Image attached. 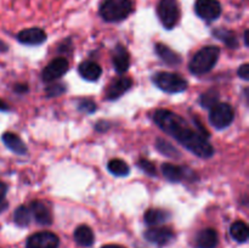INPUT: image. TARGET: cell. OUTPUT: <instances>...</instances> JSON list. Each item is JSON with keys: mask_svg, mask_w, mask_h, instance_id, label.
Returning a JSON list of instances; mask_svg holds the SVG:
<instances>
[{"mask_svg": "<svg viewBox=\"0 0 249 248\" xmlns=\"http://www.w3.org/2000/svg\"><path fill=\"white\" fill-rule=\"evenodd\" d=\"M14 220L17 225L22 226V228H23V226H28L32 220V214L31 211H29V207L19 206L18 208L15 211Z\"/></svg>", "mask_w": 249, "mask_h": 248, "instance_id": "obj_26", "label": "cell"}, {"mask_svg": "<svg viewBox=\"0 0 249 248\" xmlns=\"http://www.w3.org/2000/svg\"><path fill=\"white\" fill-rule=\"evenodd\" d=\"M66 91V87L63 84H53L46 88V94L49 97L60 96L61 94Z\"/></svg>", "mask_w": 249, "mask_h": 248, "instance_id": "obj_30", "label": "cell"}, {"mask_svg": "<svg viewBox=\"0 0 249 248\" xmlns=\"http://www.w3.org/2000/svg\"><path fill=\"white\" fill-rule=\"evenodd\" d=\"M0 51H1V53L7 51V45L2 40H0Z\"/></svg>", "mask_w": 249, "mask_h": 248, "instance_id": "obj_36", "label": "cell"}, {"mask_svg": "<svg viewBox=\"0 0 249 248\" xmlns=\"http://www.w3.org/2000/svg\"><path fill=\"white\" fill-rule=\"evenodd\" d=\"M218 233L214 229H204L196 236L197 248H215L218 246Z\"/></svg>", "mask_w": 249, "mask_h": 248, "instance_id": "obj_16", "label": "cell"}, {"mask_svg": "<svg viewBox=\"0 0 249 248\" xmlns=\"http://www.w3.org/2000/svg\"><path fill=\"white\" fill-rule=\"evenodd\" d=\"M15 91L18 92V94H23V92L28 91V87H27V84H16L15 85Z\"/></svg>", "mask_w": 249, "mask_h": 248, "instance_id": "obj_34", "label": "cell"}, {"mask_svg": "<svg viewBox=\"0 0 249 248\" xmlns=\"http://www.w3.org/2000/svg\"><path fill=\"white\" fill-rule=\"evenodd\" d=\"M133 87V80L130 78L122 77L118 79L114 80L113 83H111L108 88L106 90V97L107 100H117L122 96L123 94H125L130 88Z\"/></svg>", "mask_w": 249, "mask_h": 248, "instance_id": "obj_14", "label": "cell"}, {"mask_svg": "<svg viewBox=\"0 0 249 248\" xmlns=\"http://www.w3.org/2000/svg\"><path fill=\"white\" fill-rule=\"evenodd\" d=\"M245 45L246 46H249V43H248V31L245 32Z\"/></svg>", "mask_w": 249, "mask_h": 248, "instance_id": "obj_38", "label": "cell"}, {"mask_svg": "<svg viewBox=\"0 0 249 248\" xmlns=\"http://www.w3.org/2000/svg\"><path fill=\"white\" fill-rule=\"evenodd\" d=\"M107 168L116 177H126L129 174V172H130L129 165L124 160L119 159V158H114V159L109 160Z\"/></svg>", "mask_w": 249, "mask_h": 248, "instance_id": "obj_24", "label": "cell"}, {"mask_svg": "<svg viewBox=\"0 0 249 248\" xmlns=\"http://www.w3.org/2000/svg\"><path fill=\"white\" fill-rule=\"evenodd\" d=\"M220 56V49L218 46H204L197 51L189 65V70L192 74L202 75L211 72L216 65Z\"/></svg>", "mask_w": 249, "mask_h": 248, "instance_id": "obj_2", "label": "cell"}, {"mask_svg": "<svg viewBox=\"0 0 249 248\" xmlns=\"http://www.w3.org/2000/svg\"><path fill=\"white\" fill-rule=\"evenodd\" d=\"M133 12V0H102L99 14L106 22H121Z\"/></svg>", "mask_w": 249, "mask_h": 248, "instance_id": "obj_3", "label": "cell"}, {"mask_svg": "<svg viewBox=\"0 0 249 248\" xmlns=\"http://www.w3.org/2000/svg\"><path fill=\"white\" fill-rule=\"evenodd\" d=\"M230 233L233 237V240H236L240 243L247 242L249 237V229L247 224L243 223V221H235V223L231 225L230 228Z\"/></svg>", "mask_w": 249, "mask_h": 248, "instance_id": "obj_22", "label": "cell"}, {"mask_svg": "<svg viewBox=\"0 0 249 248\" xmlns=\"http://www.w3.org/2000/svg\"><path fill=\"white\" fill-rule=\"evenodd\" d=\"M60 240L57 236L49 231L33 233L27 240L26 248H57Z\"/></svg>", "mask_w": 249, "mask_h": 248, "instance_id": "obj_8", "label": "cell"}, {"mask_svg": "<svg viewBox=\"0 0 249 248\" xmlns=\"http://www.w3.org/2000/svg\"><path fill=\"white\" fill-rule=\"evenodd\" d=\"M152 118L164 133L169 134L197 157L209 158L213 156L214 148L209 143L208 138L202 135L197 129L190 126V124L179 114L162 108L157 109L153 113Z\"/></svg>", "mask_w": 249, "mask_h": 248, "instance_id": "obj_1", "label": "cell"}, {"mask_svg": "<svg viewBox=\"0 0 249 248\" xmlns=\"http://www.w3.org/2000/svg\"><path fill=\"white\" fill-rule=\"evenodd\" d=\"M235 118L232 106L226 102H218L209 112V122L216 129H225L230 125Z\"/></svg>", "mask_w": 249, "mask_h": 248, "instance_id": "obj_6", "label": "cell"}, {"mask_svg": "<svg viewBox=\"0 0 249 248\" xmlns=\"http://www.w3.org/2000/svg\"><path fill=\"white\" fill-rule=\"evenodd\" d=\"M7 109H9V106H7L6 102H4L1 99H0V111L5 112L7 111Z\"/></svg>", "mask_w": 249, "mask_h": 248, "instance_id": "obj_35", "label": "cell"}, {"mask_svg": "<svg viewBox=\"0 0 249 248\" xmlns=\"http://www.w3.org/2000/svg\"><path fill=\"white\" fill-rule=\"evenodd\" d=\"M109 125H111V124H109L108 122H99V123L96 124V130L97 131H106L107 129L109 128Z\"/></svg>", "mask_w": 249, "mask_h": 248, "instance_id": "obj_33", "label": "cell"}, {"mask_svg": "<svg viewBox=\"0 0 249 248\" xmlns=\"http://www.w3.org/2000/svg\"><path fill=\"white\" fill-rule=\"evenodd\" d=\"M79 74L82 75V78H84L85 80H89V82H94L97 80L101 75L102 70L96 62L94 61H84L79 65Z\"/></svg>", "mask_w": 249, "mask_h": 248, "instance_id": "obj_19", "label": "cell"}, {"mask_svg": "<svg viewBox=\"0 0 249 248\" xmlns=\"http://www.w3.org/2000/svg\"><path fill=\"white\" fill-rule=\"evenodd\" d=\"M68 61L65 57H57L51 61L48 66L41 72V79L44 82H53L62 77L68 71Z\"/></svg>", "mask_w": 249, "mask_h": 248, "instance_id": "obj_10", "label": "cell"}, {"mask_svg": "<svg viewBox=\"0 0 249 248\" xmlns=\"http://www.w3.org/2000/svg\"><path fill=\"white\" fill-rule=\"evenodd\" d=\"M29 211H31L32 216L36 219V221L40 225H51L53 224V214H51L50 209L48 208L45 203L40 201L32 202L29 206Z\"/></svg>", "mask_w": 249, "mask_h": 248, "instance_id": "obj_13", "label": "cell"}, {"mask_svg": "<svg viewBox=\"0 0 249 248\" xmlns=\"http://www.w3.org/2000/svg\"><path fill=\"white\" fill-rule=\"evenodd\" d=\"M195 12L199 18L207 22H213L220 17L223 7L219 0H196Z\"/></svg>", "mask_w": 249, "mask_h": 248, "instance_id": "obj_7", "label": "cell"}, {"mask_svg": "<svg viewBox=\"0 0 249 248\" xmlns=\"http://www.w3.org/2000/svg\"><path fill=\"white\" fill-rule=\"evenodd\" d=\"M157 16L164 28H174L180 19L179 2L177 0H160L157 5Z\"/></svg>", "mask_w": 249, "mask_h": 248, "instance_id": "obj_5", "label": "cell"}, {"mask_svg": "<svg viewBox=\"0 0 249 248\" xmlns=\"http://www.w3.org/2000/svg\"><path fill=\"white\" fill-rule=\"evenodd\" d=\"M199 102L204 108H212L219 102V92L216 89H209L199 97Z\"/></svg>", "mask_w": 249, "mask_h": 248, "instance_id": "obj_27", "label": "cell"}, {"mask_svg": "<svg viewBox=\"0 0 249 248\" xmlns=\"http://www.w3.org/2000/svg\"><path fill=\"white\" fill-rule=\"evenodd\" d=\"M174 232L170 230L169 228H164V226H156V228H151L145 231L143 237L148 241L150 243L158 246V247H164L168 243L172 242L174 240Z\"/></svg>", "mask_w": 249, "mask_h": 248, "instance_id": "obj_9", "label": "cell"}, {"mask_svg": "<svg viewBox=\"0 0 249 248\" xmlns=\"http://www.w3.org/2000/svg\"><path fill=\"white\" fill-rule=\"evenodd\" d=\"M162 174L167 180L172 182H179L184 179L191 180L194 172L186 167H179V165L164 163L162 165Z\"/></svg>", "mask_w": 249, "mask_h": 248, "instance_id": "obj_11", "label": "cell"}, {"mask_svg": "<svg viewBox=\"0 0 249 248\" xmlns=\"http://www.w3.org/2000/svg\"><path fill=\"white\" fill-rule=\"evenodd\" d=\"M138 167L140 168L141 170H143L146 174L151 175V177H156V174H157L155 164H153L152 162H150L148 159H145V158L138 160Z\"/></svg>", "mask_w": 249, "mask_h": 248, "instance_id": "obj_28", "label": "cell"}, {"mask_svg": "<svg viewBox=\"0 0 249 248\" xmlns=\"http://www.w3.org/2000/svg\"><path fill=\"white\" fill-rule=\"evenodd\" d=\"M78 108L84 113H92V112L96 111V105L89 99H82L78 102Z\"/></svg>", "mask_w": 249, "mask_h": 248, "instance_id": "obj_29", "label": "cell"}, {"mask_svg": "<svg viewBox=\"0 0 249 248\" xmlns=\"http://www.w3.org/2000/svg\"><path fill=\"white\" fill-rule=\"evenodd\" d=\"M6 192H7V185L0 181V213L7 208V202H5Z\"/></svg>", "mask_w": 249, "mask_h": 248, "instance_id": "obj_31", "label": "cell"}, {"mask_svg": "<svg viewBox=\"0 0 249 248\" xmlns=\"http://www.w3.org/2000/svg\"><path fill=\"white\" fill-rule=\"evenodd\" d=\"M156 147H157V150L160 151V153H163V155L167 156V157L174 158V159L180 158L179 151H178L172 143L168 142L167 140H164V139L158 138L157 141H156Z\"/></svg>", "mask_w": 249, "mask_h": 248, "instance_id": "obj_25", "label": "cell"}, {"mask_svg": "<svg viewBox=\"0 0 249 248\" xmlns=\"http://www.w3.org/2000/svg\"><path fill=\"white\" fill-rule=\"evenodd\" d=\"M101 248H125L123 246H119V245H105L102 246Z\"/></svg>", "mask_w": 249, "mask_h": 248, "instance_id": "obj_37", "label": "cell"}, {"mask_svg": "<svg viewBox=\"0 0 249 248\" xmlns=\"http://www.w3.org/2000/svg\"><path fill=\"white\" fill-rule=\"evenodd\" d=\"M152 80L156 87L168 94H178L187 89V80L178 73L158 72L153 75Z\"/></svg>", "mask_w": 249, "mask_h": 248, "instance_id": "obj_4", "label": "cell"}, {"mask_svg": "<svg viewBox=\"0 0 249 248\" xmlns=\"http://www.w3.org/2000/svg\"><path fill=\"white\" fill-rule=\"evenodd\" d=\"M213 35L215 36L216 39H219V40L224 41L229 48H236V46L238 45V41H237V38H236L235 33L229 31V29H225V28L214 29Z\"/></svg>", "mask_w": 249, "mask_h": 248, "instance_id": "obj_23", "label": "cell"}, {"mask_svg": "<svg viewBox=\"0 0 249 248\" xmlns=\"http://www.w3.org/2000/svg\"><path fill=\"white\" fill-rule=\"evenodd\" d=\"M112 61H113V67L116 72L122 74V73H125L129 70L130 55H129L128 50L123 45H117L116 49L113 50Z\"/></svg>", "mask_w": 249, "mask_h": 248, "instance_id": "obj_15", "label": "cell"}, {"mask_svg": "<svg viewBox=\"0 0 249 248\" xmlns=\"http://www.w3.org/2000/svg\"><path fill=\"white\" fill-rule=\"evenodd\" d=\"M170 219V214L167 211H163V209H148L145 213L143 216V220L147 225L150 226H157L162 225V224L167 223Z\"/></svg>", "mask_w": 249, "mask_h": 248, "instance_id": "obj_20", "label": "cell"}, {"mask_svg": "<svg viewBox=\"0 0 249 248\" xmlns=\"http://www.w3.org/2000/svg\"><path fill=\"white\" fill-rule=\"evenodd\" d=\"M74 241L83 247H90L94 243V232L88 225H80L74 231Z\"/></svg>", "mask_w": 249, "mask_h": 248, "instance_id": "obj_21", "label": "cell"}, {"mask_svg": "<svg viewBox=\"0 0 249 248\" xmlns=\"http://www.w3.org/2000/svg\"><path fill=\"white\" fill-rule=\"evenodd\" d=\"M156 53H157L158 57L163 61L164 63L169 66H178L182 62L181 57H180L179 53H177L175 51H173L172 49L168 48L164 44H156Z\"/></svg>", "mask_w": 249, "mask_h": 248, "instance_id": "obj_17", "label": "cell"}, {"mask_svg": "<svg viewBox=\"0 0 249 248\" xmlns=\"http://www.w3.org/2000/svg\"><path fill=\"white\" fill-rule=\"evenodd\" d=\"M1 139L4 141L5 146L14 153H16V155H26L27 153V146L24 145L22 139L18 135H16V134L7 131V133L2 134Z\"/></svg>", "mask_w": 249, "mask_h": 248, "instance_id": "obj_18", "label": "cell"}, {"mask_svg": "<svg viewBox=\"0 0 249 248\" xmlns=\"http://www.w3.org/2000/svg\"><path fill=\"white\" fill-rule=\"evenodd\" d=\"M237 74H238V77L242 78V79H245V80L249 79V65L248 63H243V65L238 68Z\"/></svg>", "mask_w": 249, "mask_h": 248, "instance_id": "obj_32", "label": "cell"}, {"mask_svg": "<svg viewBox=\"0 0 249 248\" xmlns=\"http://www.w3.org/2000/svg\"><path fill=\"white\" fill-rule=\"evenodd\" d=\"M17 40L24 45H40L46 40V33L41 28L33 27L19 32L17 34Z\"/></svg>", "mask_w": 249, "mask_h": 248, "instance_id": "obj_12", "label": "cell"}]
</instances>
